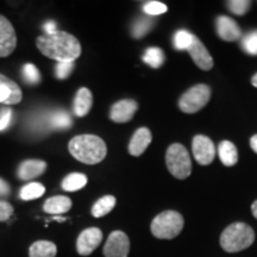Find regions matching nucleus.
<instances>
[{
	"instance_id": "nucleus-1",
	"label": "nucleus",
	"mask_w": 257,
	"mask_h": 257,
	"mask_svg": "<svg viewBox=\"0 0 257 257\" xmlns=\"http://www.w3.org/2000/svg\"><path fill=\"white\" fill-rule=\"evenodd\" d=\"M36 46L44 56L57 62H74L81 55V44L78 38L64 31L54 35H42Z\"/></svg>"
},
{
	"instance_id": "nucleus-2",
	"label": "nucleus",
	"mask_w": 257,
	"mask_h": 257,
	"mask_svg": "<svg viewBox=\"0 0 257 257\" xmlns=\"http://www.w3.org/2000/svg\"><path fill=\"white\" fill-rule=\"evenodd\" d=\"M68 149L73 157L86 165H96L101 162L107 154L106 143L94 135H80L72 138Z\"/></svg>"
},
{
	"instance_id": "nucleus-3",
	"label": "nucleus",
	"mask_w": 257,
	"mask_h": 257,
	"mask_svg": "<svg viewBox=\"0 0 257 257\" xmlns=\"http://www.w3.org/2000/svg\"><path fill=\"white\" fill-rule=\"evenodd\" d=\"M255 240L252 227L245 223H233L223 231L220 245L226 252H239L248 249Z\"/></svg>"
},
{
	"instance_id": "nucleus-4",
	"label": "nucleus",
	"mask_w": 257,
	"mask_h": 257,
	"mask_svg": "<svg viewBox=\"0 0 257 257\" xmlns=\"http://www.w3.org/2000/svg\"><path fill=\"white\" fill-rule=\"evenodd\" d=\"M184 217L176 211H165L154 218L150 224L152 233L159 239H173L184 229Z\"/></svg>"
},
{
	"instance_id": "nucleus-5",
	"label": "nucleus",
	"mask_w": 257,
	"mask_h": 257,
	"mask_svg": "<svg viewBox=\"0 0 257 257\" xmlns=\"http://www.w3.org/2000/svg\"><path fill=\"white\" fill-rule=\"evenodd\" d=\"M166 163L169 173L174 178L187 179L192 173V161L188 150L182 144L175 143L168 148L166 154Z\"/></svg>"
},
{
	"instance_id": "nucleus-6",
	"label": "nucleus",
	"mask_w": 257,
	"mask_h": 257,
	"mask_svg": "<svg viewBox=\"0 0 257 257\" xmlns=\"http://www.w3.org/2000/svg\"><path fill=\"white\" fill-rule=\"evenodd\" d=\"M211 98V88L205 83L193 86L180 98L179 107L185 113H197L207 105Z\"/></svg>"
},
{
	"instance_id": "nucleus-7",
	"label": "nucleus",
	"mask_w": 257,
	"mask_h": 257,
	"mask_svg": "<svg viewBox=\"0 0 257 257\" xmlns=\"http://www.w3.org/2000/svg\"><path fill=\"white\" fill-rule=\"evenodd\" d=\"M192 152L194 159L201 166H208L216 157V147L210 138L204 135H198L193 138Z\"/></svg>"
},
{
	"instance_id": "nucleus-8",
	"label": "nucleus",
	"mask_w": 257,
	"mask_h": 257,
	"mask_svg": "<svg viewBox=\"0 0 257 257\" xmlns=\"http://www.w3.org/2000/svg\"><path fill=\"white\" fill-rule=\"evenodd\" d=\"M105 257H127L130 252V239L123 231H113L106 240L104 250Z\"/></svg>"
},
{
	"instance_id": "nucleus-9",
	"label": "nucleus",
	"mask_w": 257,
	"mask_h": 257,
	"mask_svg": "<svg viewBox=\"0 0 257 257\" xmlns=\"http://www.w3.org/2000/svg\"><path fill=\"white\" fill-rule=\"evenodd\" d=\"M102 240V232L98 227H88L79 234L76 240V250L79 255L89 256L100 245Z\"/></svg>"
},
{
	"instance_id": "nucleus-10",
	"label": "nucleus",
	"mask_w": 257,
	"mask_h": 257,
	"mask_svg": "<svg viewBox=\"0 0 257 257\" xmlns=\"http://www.w3.org/2000/svg\"><path fill=\"white\" fill-rule=\"evenodd\" d=\"M17 47V35L9 19L0 15V57H8Z\"/></svg>"
},
{
	"instance_id": "nucleus-11",
	"label": "nucleus",
	"mask_w": 257,
	"mask_h": 257,
	"mask_svg": "<svg viewBox=\"0 0 257 257\" xmlns=\"http://www.w3.org/2000/svg\"><path fill=\"white\" fill-rule=\"evenodd\" d=\"M23 93L14 80L0 74V102L6 105H15L21 102Z\"/></svg>"
},
{
	"instance_id": "nucleus-12",
	"label": "nucleus",
	"mask_w": 257,
	"mask_h": 257,
	"mask_svg": "<svg viewBox=\"0 0 257 257\" xmlns=\"http://www.w3.org/2000/svg\"><path fill=\"white\" fill-rule=\"evenodd\" d=\"M138 108V104L131 99L117 101L111 107L110 118L114 123H127L134 118Z\"/></svg>"
},
{
	"instance_id": "nucleus-13",
	"label": "nucleus",
	"mask_w": 257,
	"mask_h": 257,
	"mask_svg": "<svg viewBox=\"0 0 257 257\" xmlns=\"http://www.w3.org/2000/svg\"><path fill=\"white\" fill-rule=\"evenodd\" d=\"M217 34L223 41L234 42L242 36V30L232 18L227 16H219L216 21Z\"/></svg>"
},
{
	"instance_id": "nucleus-14",
	"label": "nucleus",
	"mask_w": 257,
	"mask_h": 257,
	"mask_svg": "<svg viewBox=\"0 0 257 257\" xmlns=\"http://www.w3.org/2000/svg\"><path fill=\"white\" fill-rule=\"evenodd\" d=\"M187 51L199 68L202 70L212 69V67H213V59H212L206 47L201 43V41L197 36H195L194 42H193L191 48Z\"/></svg>"
},
{
	"instance_id": "nucleus-15",
	"label": "nucleus",
	"mask_w": 257,
	"mask_h": 257,
	"mask_svg": "<svg viewBox=\"0 0 257 257\" xmlns=\"http://www.w3.org/2000/svg\"><path fill=\"white\" fill-rule=\"evenodd\" d=\"M152 140L153 136L149 128L140 127L131 138L130 144H128V153L133 156H141L152 143Z\"/></svg>"
},
{
	"instance_id": "nucleus-16",
	"label": "nucleus",
	"mask_w": 257,
	"mask_h": 257,
	"mask_svg": "<svg viewBox=\"0 0 257 257\" xmlns=\"http://www.w3.org/2000/svg\"><path fill=\"white\" fill-rule=\"evenodd\" d=\"M47 163L42 160H27L21 163L18 168V176L21 180H31L46 172Z\"/></svg>"
},
{
	"instance_id": "nucleus-17",
	"label": "nucleus",
	"mask_w": 257,
	"mask_h": 257,
	"mask_svg": "<svg viewBox=\"0 0 257 257\" xmlns=\"http://www.w3.org/2000/svg\"><path fill=\"white\" fill-rule=\"evenodd\" d=\"M93 105V95L88 88H80L74 99V112L78 117H85Z\"/></svg>"
},
{
	"instance_id": "nucleus-18",
	"label": "nucleus",
	"mask_w": 257,
	"mask_h": 257,
	"mask_svg": "<svg viewBox=\"0 0 257 257\" xmlns=\"http://www.w3.org/2000/svg\"><path fill=\"white\" fill-rule=\"evenodd\" d=\"M72 207V200L64 195L51 197L44 202L43 210L49 214H62L68 212Z\"/></svg>"
},
{
	"instance_id": "nucleus-19",
	"label": "nucleus",
	"mask_w": 257,
	"mask_h": 257,
	"mask_svg": "<svg viewBox=\"0 0 257 257\" xmlns=\"http://www.w3.org/2000/svg\"><path fill=\"white\" fill-rule=\"evenodd\" d=\"M218 155L224 166L232 167L238 162V153H237L236 147L230 141H223L218 146Z\"/></svg>"
},
{
	"instance_id": "nucleus-20",
	"label": "nucleus",
	"mask_w": 257,
	"mask_h": 257,
	"mask_svg": "<svg viewBox=\"0 0 257 257\" xmlns=\"http://www.w3.org/2000/svg\"><path fill=\"white\" fill-rule=\"evenodd\" d=\"M57 246L50 240H37L29 249V257H56Z\"/></svg>"
},
{
	"instance_id": "nucleus-21",
	"label": "nucleus",
	"mask_w": 257,
	"mask_h": 257,
	"mask_svg": "<svg viewBox=\"0 0 257 257\" xmlns=\"http://www.w3.org/2000/svg\"><path fill=\"white\" fill-rule=\"evenodd\" d=\"M115 198L113 195H105L99 199L98 201H95V204L92 207V216L95 218L104 217L106 214H108L113 210L115 206Z\"/></svg>"
},
{
	"instance_id": "nucleus-22",
	"label": "nucleus",
	"mask_w": 257,
	"mask_h": 257,
	"mask_svg": "<svg viewBox=\"0 0 257 257\" xmlns=\"http://www.w3.org/2000/svg\"><path fill=\"white\" fill-rule=\"evenodd\" d=\"M87 184V176L81 173H73L63 179L62 188L67 192H75L83 188Z\"/></svg>"
},
{
	"instance_id": "nucleus-23",
	"label": "nucleus",
	"mask_w": 257,
	"mask_h": 257,
	"mask_svg": "<svg viewBox=\"0 0 257 257\" xmlns=\"http://www.w3.org/2000/svg\"><path fill=\"white\" fill-rule=\"evenodd\" d=\"M143 62L147 63L148 66H150L152 68H160L161 66H163L165 63V53H163L162 49L157 47H152L148 48V49L144 51L143 55Z\"/></svg>"
},
{
	"instance_id": "nucleus-24",
	"label": "nucleus",
	"mask_w": 257,
	"mask_h": 257,
	"mask_svg": "<svg viewBox=\"0 0 257 257\" xmlns=\"http://www.w3.org/2000/svg\"><path fill=\"white\" fill-rule=\"evenodd\" d=\"M155 22L153 21L152 17L149 16H144V17H140L135 21L131 28V32H133V37L135 38H142L154 28Z\"/></svg>"
},
{
	"instance_id": "nucleus-25",
	"label": "nucleus",
	"mask_w": 257,
	"mask_h": 257,
	"mask_svg": "<svg viewBox=\"0 0 257 257\" xmlns=\"http://www.w3.org/2000/svg\"><path fill=\"white\" fill-rule=\"evenodd\" d=\"M46 192V188L44 186L40 184V182H31L27 186H24L23 188L21 189V193H19V197L23 200H35V199L41 198L42 195Z\"/></svg>"
},
{
	"instance_id": "nucleus-26",
	"label": "nucleus",
	"mask_w": 257,
	"mask_h": 257,
	"mask_svg": "<svg viewBox=\"0 0 257 257\" xmlns=\"http://www.w3.org/2000/svg\"><path fill=\"white\" fill-rule=\"evenodd\" d=\"M195 36L187 30H179L175 32L174 38H173V44L176 50H186L187 51L194 42Z\"/></svg>"
},
{
	"instance_id": "nucleus-27",
	"label": "nucleus",
	"mask_w": 257,
	"mask_h": 257,
	"mask_svg": "<svg viewBox=\"0 0 257 257\" xmlns=\"http://www.w3.org/2000/svg\"><path fill=\"white\" fill-rule=\"evenodd\" d=\"M51 126L59 128V130H63V128H68L72 126V119H70L69 114L67 112L59 111L54 113L50 118Z\"/></svg>"
},
{
	"instance_id": "nucleus-28",
	"label": "nucleus",
	"mask_w": 257,
	"mask_h": 257,
	"mask_svg": "<svg viewBox=\"0 0 257 257\" xmlns=\"http://www.w3.org/2000/svg\"><path fill=\"white\" fill-rule=\"evenodd\" d=\"M242 48L249 55H257V30L249 32L242 38Z\"/></svg>"
},
{
	"instance_id": "nucleus-29",
	"label": "nucleus",
	"mask_w": 257,
	"mask_h": 257,
	"mask_svg": "<svg viewBox=\"0 0 257 257\" xmlns=\"http://www.w3.org/2000/svg\"><path fill=\"white\" fill-rule=\"evenodd\" d=\"M251 2L249 0H230L227 2V9L231 14L236 16H244L249 11Z\"/></svg>"
},
{
	"instance_id": "nucleus-30",
	"label": "nucleus",
	"mask_w": 257,
	"mask_h": 257,
	"mask_svg": "<svg viewBox=\"0 0 257 257\" xmlns=\"http://www.w3.org/2000/svg\"><path fill=\"white\" fill-rule=\"evenodd\" d=\"M22 74H23V78L25 82L31 83V85H35V83H38L41 80V75L36 66H34L32 63H27L24 64L23 70H22Z\"/></svg>"
},
{
	"instance_id": "nucleus-31",
	"label": "nucleus",
	"mask_w": 257,
	"mask_h": 257,
	"mask_svg": "<svg viewBox=\"0 0 257 257\" xmlns=\"http://www.w3.org/2000/svg\"><path fill=\"white\" fill-rule=\"evenodd\" d=\"M167 10H168L167 5L160 2H148L146 3V5L143 6L144 14L149 16V17L165 14V12H167Z\"/></svg>"
},
{
	"instance_id": "nucleus-32",
	"label": "nucleus",
	"mask_w": 257,
	"mask_h": 257,
	"mask_svg": "<svg viewBox=\"0 0 257 257\" xmlns=\"http://www.w3.org/2000/svg\"><path fill=\"white\" fill-rule=\"evenodd\" d=\"M74 69V62H59L55 68V75L57 79L64 80L72 74Z\"/></svg>"
},
{
	"instance_id": "nucleus-33",
	"label": "nucleus",
	"mask_w": 257,
	"mask_h": 257,
	"mask_svg": "<svg viewBox=\"0 0 257 257\" xmlns=\"http://www.w3.org/2000/svg\"><path fill=\"white\" fill-rule=\"evenodd\" d=\"M14 214V207L6 201H0V221H6Z\"/></svg>"
},
{
	"instance_id": "nucleus-34",
	"label": "nucleus",
	"mask_w": 257,
	"mask_h": 257,
	"mask_svg": "<svg viewBox=\"0 0 257 257\" xmlns=\"http://www.w3.org/2000/svg\"><path fill=\"white\" fill-rule=\"evenodd\" d=\"M11 118L12 111L10 108H4V110L0 112V131L5 130L9 126L10 123H11Z\"/></svg>"
},
{
	"instance_id": "nucleus-35",
	"label": "nucleus",
	"mask_w": 257,
	"mask_h": 257,
	"mask_svg": "<svg viewBox=\"0 0 257 257\" xmlns=\"http://www.w3.org/2000/svg\"><path fill=\"white\" fill-rule=\"evenodd\" d=\"M44 30H46L47 35H54L57 32V28H56V23L53 21H49L47 22L46 24H44Z\"/></svg>"
},
{
	"instance_id": "nucleus-36",
	"label": "nucleus",
	"mask_w": 257,
	"mask_h": 257,
	"mask_svg": "<svg viewBox=\"0 0 257 257\" xmlns=\"http://www.w3.org/2000/svg\"><path fill=\"white\" fill-rule=\"evenodd\" d=\"M10 193V186L3 179H0V195H8Z\"/></svg>"
},
{
	"instance_id": "nucleus-37",
	"label": "nucleus",
	"mask_w": 257,
	"mask_h": 257,
	"mask_svg": "<svg viewBox=\"0 0 257 257\" xmlns=\"http://www.w3.org/2000/svg\"><path fill=\"white\" fill-rule=\"evenodd\" d=\"M250 147H251V149L257 154V135H253V136L250 138Z\"/></svg>"
},
{
	"instance_id": "nucleus-38",
	"label": "nucleus",
	"mask_w": 257,
	"mask_h": 257,
	"mask_svg": "<svg viewBox=\"0 0 257 257\" xmlns=\"http://www.w3.org/2000/svg\"><path fill=\"white\" fill-rule=\"evenodd\" d=\"M251 211H252L253 217H255L256 219H257V200L252 202V205H251Z\"/></svg>"
},
{
	"instance_id": "nucleus-39",
	"label": "nucleus",
	"mask_w": 257,
	"mask_h": 257,
	"mask_svg": "<svg viewBox=\"0 0 257 257\" xmlns=\"http://www.w3.org/2000/svg\"><path fill=\"white\" fill-rule=\"evenodd\" d=\"M251 83H252L253 87H256V88H257V73L255 74V75L252 76V79H251Z\"/></svg>"
},
{
	"instance_id": "nucleus-40",
	"label": "nucleus",
	"mask_w": 257,
	"mask_h": 257,
	"mask_svg": "<svg viewBox=\"0 0 257 257\" xmlns=\"http://www.w3.org/2000/svg\"><path fill=\"white\" fill-rule=\"evenodd\" d=\"M53 219H56V220H59V221H64L66 219H64V218H60V217H54Z\"/></svg>"
}]
</instances>
